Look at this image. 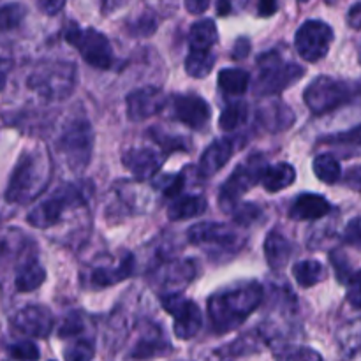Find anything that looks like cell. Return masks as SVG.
Instances as JSON below:
<instances>
[{
  "instance_id": "d4e9b609",
  "label": "cell",
  "mask_w": 361,
  "mask_h": 361,
  "mask_svg": "<svg viewBox=\"0 0 361 361\" xmlns=\"http://www.w3.org/2000/svg\"><path fill=\"white\" fill-rule=\"evenodd\" d=\"M46 281V270L39 261L30 259L18 270L14 279V288L20 293H32L42 286Z\"/></svg>"
},
{
  "instance_id": "7bdbcfd3",
  "label": "cell",
  "mask_w": 361,
  "mask_h": 361,
  "mask_svg": "<svg viewBox=\"0 0 361 361\" xmlns=\"http://www.w3.org/2000/svg\"><path fill=\"white\" fill-rule=\"evenodd\" d=\"M331 263H334L335 271H337V277L341 282H348L349 277H351V270H349L348 259H345L344 254L334 252L331 254Z\"/></svg>"
},
{
  "instance_id": "3957f363",
  "label": "cell",
  "mask_w": 361,
  "mask_h": 361,
  "mask_svg": "<svg viewBox=\"0 0 361 361\" xmlns=\"http://www.w3.org/2000/svg\"><path fill=\"white\" fill-rule=\"evenodd\" d=\"M305 76V69L288 62L277 51H268L257 60V80L254 90L257 95H277Z\"/></svg>"
},
{
  "instance_id": "ee69618b",
  "label": "cell",
  "mask_w": 361,
  "mask_h": 361,
  "mask_svg": "<svg viewBox=\"0 0 361 361\" xmlns=\"http://www.w3.org/2000/svg\"><path fill=\"white\" fill-rule=\"evenodd\" d=\"M257 215H259V210L254 204H242L235 210V221L238 224H250L252 221H256Z\"/></svg>"
},
{
  "instance_id": "e0dca14e",
  "label": "cell",
  "mask_w": 361,
  "mask_h": 361,
  "mask_svg": "<svg viewBox=\"0 0 361 361\" xmlns=\"http://www.w3.org/2000/svg\"><path fill=\"white\" fill-rule=\"evenodd\" d=\"M295 111L282 101H277V99L264 101L257 108V122L268 133H282V130L289 129L295 123Z\"/></svg>"
},
{
  "instance_id": "44dd1931",
  "label": "cell",
  "mask_w": 361,
  "mask_h": 361,
  "mask_svg": "<svg viewBox=\"0 0 361 361\" xmlns=\"http://www.w3.org/2000/svg\"><path fill=\"white\" fill-rule=\"evenodd\" d=\"M319 145H324L341 157H355L361 155V123L353 127V129L344 130V133L331 134V136L323 137Z\"/></svg>"
},
{
  "instance_id": "ffe728a7",
  "label": "cell",
  "mask_w": 361,
  "mask_h": 361,
  "mask_svg": "<svg viewBox=\"0 0 361 361\" xmlns=\"http://www.w3.org/2000/svg\"><path fill=\"white\" fill-rule=\"evenodd\" d=\"M109 267H97L92 270L90 274V286L95 289L109 288V286H115L118 282L126 281L130 274H133L134 259L133 256H126L120 263L111 264Z\"/></svg>"
},
{
  "instance_id": "f5cc1de1",
  "label": "cell",
  "mask_w": 361,
  "mask_h": 361,
  "mask_svg": "<svg viewBox=\"0 0 361 361\" xmlns=\"http://www.w3.org/2000/svg\"><path fill=\"white\" fill-rule=\"evenodd\" d=\"M129 0H102V13L109 14L118 11L120 7H123Z\"/></svg>"
},
{
  "instance_id": "bcb514c9",
  "label": "cell",
  "mask_w": 361,
  "mask_h": 361,
  "mask_svg": "<svg viewBox=\"0 0 361 361\" xmlns=\"http://www.w3.org/2000/svg\"><path fill=\"white\" fill-rule=\"evenodd\" d=\"M344 183L349 187V189L361 192V166H355V168H351L348 173H345Z\"/></svg>"
},
{
  "instance_id": "2e32d148",
  "label": "cell",
  "mask_w": 361,
  "mask_h": 361,
  "mask_svg": "<svg viewBox=\"0 0 361 361\" xmlns=\"http://www.w3.org/2000/svg\"><path fill=\"white\" fill-rule=\"evenodd\" d=\"M236 143L229 137H221L215 140L207 150L203 152L200 159V166H197V173L201 178H212L217 175L229 161H231L233 154H235Z\"/></svg>"
},
{
  "instance_id": "83f0119b",
  "label": "cell",
  "mask_w": 361,
  "mask_h": 361,
  "mask_svg": "<svg viewBox=\"0 0 361 361\" xmlns=\"http://www.w3.org/2000/svg\"><path fill=\"white\" fill-rule=\"evenodd\" d=\"M219 41L217 27L212 20H201L192 25L189 34L190 49H212Z\"/></svg>"
},
{
  "instance_id": "d590c367",
  "label": "cell",
  "mask_w": 361,
  "mask_h": 361,
  "mask_svg": "<svg viewBox=\"0 0 361 361\" xmlns=\"http://www.w3.org/2000/svg\"><path fill=\"white\" fill-rule=\"evenodd\" d=\"M7 351H9L11 358L18 361H37L41 358L37 345L30 341H21L16 342V344H11Z\"/></svg>"
},
{
  "instance_id": "4dcf8cb0",
  "label": "cell",
  "mask_w": 361,
  "mask_h": 361,
  "mask_svg": "<svg viewBox=\"0 0 361 361\" xmlns=\"http://www.w3.org/2000/svg\"><path fill=\"white\" fill-rule=\"evenodd\" d=\"M247 118H249V104L245 101L229 102L219 116V127L226 133H231L242 127Z\"/></svg>"
},
{
  "instance_id": "7402d4cb",
  "label": "cell",
  "mask_w": 361,
  "mask_h": 361,
  "mask_svg": "<svg viewBox=\"0 0 361 361\" xmlns=\"http://www.w3.org/2000/svg\"><path fill=\"white\" fill-rule=\"evenodd\" d=\"M293 254V245L282 233L271 231L264 242V256L271 270H282L289 263Z\"/></svg>"
},
{
  "instance_id": "f1b7e54d",
  "label": "cell",
  "mask_w": 361,
  "mask_h": 361,
  "mask_svg": "<svg viewBox=\"0 0 361 361\" xmlns=\"http://www.w3.org/2000/svg\"><path fill=\"white\" fill-rule=\"evenodd\" d=\"M293 275H295L296 282L302 288H312V286L319 284L326 277V268L316 259L300 261L293 267Z\"/></svg>"
},
{
  "instance_id": "ac0fdd59",
  "label": "cell",
  "mask_w": 361,
  "mask_h": 361,
  "mask_svg": "<svg viewBox=\"0 0 361 361\" xmlns=\"http://www.w3.org/2000/svg\"><path fill=\"white\" fill-rule=\"evenodd\" d=\"M122 162L137 180H148L157 175L162 157L152 148H133L122 155Z\"/></svg>"
},
{
  "instance_id": "681fc988",
  "label": "cell",
  "mask_w": 361,
  "mask_h": 361,
  "mask_svg": "<svg viewBox=\"0 0 361 361\" xmlns=\"http://www.w3.org/2000/svg\"><path fill=\"white\" fill-rule=\"evenodd\" d=\"M348 25L351 28L360 30L361 28V2H356L348 13Z\"/></svg>"
},
{
  "instance_id": "52a82bcc",
  "label": "cell",
  "mask_w": 361,
  "mask_h": 361,
  "mask_svg": "<svg viewBox=\"0 0 361 361\" xmlns=\"http://www.w3.org/2000/svg\"><path fill=\"white\" fill-rule=\"evenodd\" d=\"M351 88L344 81L330 76H319L305 88L303 101L314 115H324L351 99Z\"/></svg>"
},
{
  "instance_id": "30bf717a",
  "label": "cell",
  "mask_w": 361,
  "mask_h": 361,
  "mask_svg": "<svg viewBox=\"0 0 361 361\" xmlns=\"http://www.w3.org/2000/svg\"><path fill=\"white\" fill-rule=\"evenodd\" d=\"M334 42V30L321 20H309L298 28L295 37V48L307 62H317L324 59Z\"/></svg>"
},
{
  "instance_id": "f35d334b",
  "label": "cell",
  "mask_w": 361,
  "mask_h": 361,
  "mask_svg": "<svg viewBox=\"0 0 361 361\" xmlns=\"http://www.w3.org/2000/svg\"><path fill=\"white\" fill-rule=\"evenodd\" d=\"M183 185H185V178L183 175H175V176H166L162 182L157 183V187H161L162 194L168 197H176L182 192Z\"/></svg>"
},
{
  "instance_id": "7dc6e473",
  "label": "cell",
  "mask_w": 361,
  "mask_h": 361,
  "mask_svg": "<svg viewBox=\"0 0 361 361\" xmlns=\"http://www.w3.org/2000/svg\"><path fill=\"white\" fill-rule=\"evenodd\" d=\"M155 30V18L150 16V14H147V16L140 18L136 23V34H143V35H148L152 34V32Z\"/></svg>"
},
{
  "instance_id": "5bb4252c",
  "label": "cell",
  "mask_w": 361,
  "mask_h": 361,
  "mask_svg": "<svg viewBox=\"0 0 361 361\" xmlns=\"http://www.w3.org/2000/svg\"><path fill=\"white\" fill-rule=\"evenodd\" d=\"M11 324L28 337L46 338L53 331V316L46 307L27 305L14 314Z\"/></svg>"
},
{
  "instance_id": "6f0895ef",
  "label": "cell",
  "mask_w": 361,
  "mask_h": 361,
  "mask_svg": "<svg viewBox=\"0 0 361 361\" xmlns=\"http://www.w3.org/2000/svg\"><path fill=\"white\" fill-rule=\"evenodd\" d=\"M360 90H361V85H360Z\"/></svg>"
},
{
  "instance_id": "816d5d0a",
  "label": "cell",
  "mask_w": 361,
  "mask_h": 361,
  "mask_svg": "<svg viewBox=\"0 0 361 361\" xmlns=\"http://www.w3.org/2000/svg\"><path fill=\"white\" fill-rule=\"evenodd\" d=\"M233 55L236 56V59H243V56H247V53L250 51V42L247 41L245 37H242V39H238V41H236V44H235V49H233Z\"/></svg>"
},
{
  "instance_id": "e575fe53",
  "label": "cell",
  "mask_w": 361,
  "mask_h": 361,
  "mask_svg": "<svg viewBox=\"0 0 361 361\" xmlns=\"http://www.w3.org/2000/svg\"><path fill=\"white\" fill-rule=\"evenodd\" d=\"M338 342H341V348L348 355L358 351L361 348V319L345 324L341 330V334H338Z\"/></svg>"
},
{
  "instance_id": "f907efd6",
  "label": "cell",
  "mask_w": 361,
  "mask_h": 361,
  "mask_svg": "<svg viewBox=\"0 0 361 361\" xmlns=\"http://www.w3.org/2000/svg\"><path fill=\"white\" fill-rule=\"evenodd\" d=\"M210 0H185V9L190 14H201L208 9Z\"/></svg>"
},
{
  "instance_id": "8d00e7d4",
  "label": "cell",
  "mask_w": 361,
  "mask_h": 361,
  "mask_svg": "<svg viewBox=\"0 0 361 361\" xmlns=\"http://www.w3.org/2000/svg\"><path fill=\"white\" fill-rule=\"evenodd\" d=\"M94 345L87 341L76 342L66 351V361H92Z\"/></svg>"
},
{
  "instance_id": "b9f144b4",
  "label": "cell",
  "mask_w": 361,
  "mask_h": 361,
  "mask_svg": "<svg viewBox=\"0 0 361 361\" xmlns=\"http://www.w3.org/2000/svg\"><path fill=\"white\" fill-rule=\"evenodd\" d=\"M282 361H323L321 355L317 351L310 348H298L293 349L289 355H286V358Z\"/></svg>"
},
{
  "instance_id": "277c9868",
  "label": "cell",
  "mask_w": 361,
  "mask_h": 361,
  "mask_svg": "<svg viewBox=\"0 0 361 361\" xmlns=\"http://www.w3.org/2000/svg\"><path fill=\"white\" fill-rule=\"evenodd\" d=\"M92 150H94V130L87 120H73L69 126H66L56 141V152L74 173L87 169Z\"/></svg>"
},
{
  "instance_id": "8fae6325",
  "label": "cell",
  "mask_w": 361,
  "mask_h": 361,
  "mask_svg": "<svg viewBox=\"0 0 361 361\" xmlns=\"http://www.w3.org/2000/svg\"><path fill=\"white\" fill-rule=\"evenodd\" d=\"M189 242L201 249H217L219 252L228 250V252H238L243 245L242 235L231 228V226L219 224V222H201L194 224L187 231Z\"/></svg>"
},
{
  "instance_id": "74e56055",
  "label": "cell",
  "mask_w": 361,
  "mask_h": 361,
  "mask_svg": "<svg viewBox=\"0 0 361 361\" xmlns=\"http://www.w3.org/2000/svg\"><path fill=\"white\" fill-rule=\"evenodd\" d=\"M81 331H83V319H81L80 314L73 312L63 319L62 326L59 328V337H74V335L81 334Z\"/></svg>"
},
{
  "instance_id": "9a60e30c",
  "label": "cell",
  "mask_w": 361,
  "mask_h": 361,
  "mask_svg": "<svg viewBox=\"0 0 361 361\" xmlns=\"http://www.w3.org/2000/svg\"><path fill=\"white\" fill-rule=\"evenodd\" d=\"M173 109L176 118L194 130H201L210 120V106L196 94L176 95L173 101Z\"/></svg>"
},
{
  "instance_id": "5b68a950",
  "label": "cell",
  "mask_w": 361,
  "mask_h": 361,
  "mask_svg": "<svg viewBox=\"0 0 361 361\" xmlns=\"http://www.w3.org/2000/svg\"><path fill=\"white\" fill-rule=\"evenodd\" d=\"M66 41L78 49L81 59L92 67L97 69H111L115 63V53H113L111 42L102 32L95 28H78L69 27L66 30Z\"/></svg>"
},
{
  "instance_id": "1f68e13d",
  "label": "cell",
  "mask_w": 361,
  "mask_h": 361,
  "mask_svg": "<svg viewBox=\"0 0 361 361\" xmlns=\"http://www.w3.org/2000/svg\"><path fill=\"white\" fill-rule=\"evenodd\" d=\"M314 173H316L317 178L324 183H335L341 180L342 169L338 164L337 159L331 154H321L314 159Z\"/></svg>"
},
{
  "instance_id": "cb8c5ba5",
  "label": "cell",
  "mask_w": 361,
  "mask_h": 361,
  "mask_svg": "<svg viewBox=\"0 0 361 361\" xmlns=\"http://www.w3.org/2000/svg\"><path fill=\"white\" fill-rule=\"evenodd\" d=\"M207 208L208 203L203 196H180L168 208V217L171 221H189L203 215Z\"/></svg>"
},
{
  "instance_id": "c3c4849f",
  "label": "cell",
  "mask_w": 361,
  "mask_h": 361,
  "mask_svg": "<svg viewBox=\"0 0 361 361\" xmlns=\"http://www.w3.org/2000/svg\"><path fill=\"white\" fill-rule=\"evenodd\" d=\"M257 11L259 16H274L277 13V0H257Z\"/></svg>"
},
{
  "instance_id": "9f6ffc18",
  "label": "cell",
  "mask_w": 361,
  "mask_h": 361,
  "mask_svg": "<svg viewBox=\"0 0 361 361\" xmlns=\"http://www.w3.org/2000/svg\"><path fill=\"white\" fill-rule=\"evenodd\" d=\"M358 60H360V66H361V46H360V55H358Z\"/></svg>"
},
{
  "instance_id": "8992f818",
  "label": "cell",
  "mask_w": 361,
  "mask_h": 361,
  "mask_svg": "<svg viewBox=\"0 0 361 361\" xmlns=\"http://www.w3.org/2000/svg\"><path fill=\"white\" fill-rule=\"evenodd\" d=\"M28 87L48 101L67 97L74 88V66L55 62L39 67L28 78Z\"/></svg>"
},
{
  "instance_id": "4fadbf2b",
  "label": "cell",
  "mask_w": 361,
  "mask_h": 361,
  "mask_svg": "<svg viewBox=\"0 0 361 361\" xmlns=\"http://www.w3.org/2000/svg\"><path fill=\"white\" fill-rule=\"evenodd\" d=\"M166 106V95L157 87H141L130 92L126 99L127 116L133 122H143L157 115Z\"/></svg>"
},
{
  "instance_id": "ab89813d",
  "label": "cell",
  "mask_w": 361,
  "mask_h": 361,
  "mask_svg": "<svg viewBox=\"0 0 361 361\" xmlns=\"http://www.w3.org/2000/svg\"><path fill=\"white\" fill-rule=\"evenodd\" d=\"M342 238H344V242L348 243V245L361 249V217L349 221V224L345 226Z\"/></svg>"
},
{
  "instance_id": "11a10c76",
  "label": "cell",
  "mask_w": 361,
  "mask_h": 361,
  "mask_svg": "<svg viewBox=\"0 0 361 361\" xmlns=\"http://www.w3.org/2000/svg\"><path fill=\"white\" fill-rule=\"evenodd\" d=\"M229 11H231V2H229V0H219L217 13L221 14V16H226V14H229Z\"/></svg>"
},
{
  "instance_id": "d6a6232c",
  "label": "cell",
  "mask_w": 361,
  "mask_h": 361,
  "mask_svg": "<svg viewBox=\"0 0 361 361\" xmlns=\"http://www.w3.org/2000/svg\"><path fill=\"white\" fill-rule=\"evenodd\" d=\"M166 351H169V345L162 341L161 335L159 334L145 335V337L137 342L136 348H134L133 358H137V360L157 358V356L164 355Z\"/></svg>"
},
{
  "instance_id": "4316f807",
  "label": "cell",
  "mask_w": 361,
  "mask_h": 361,
  "mask_svg": "<svg viewBox=\"0 0 361 361\" xmlns=\"http://www.w3.org/2000/svg\"><path fill=\"white\" fill-rule=\"evenodd\" d=\"M250 85V74L238 67H229L219 73V87L228 95L245 94Z\"/></svg>"
},
{
  "instance_id": "7a4b0ae2",
  "label": "cell",
  "mask_w": 361,
  "mask_h": 361,
  "mask_svg": "<svg viewBox=\"0 0 361 361\" xmlns=\"http://www.w3.org/2000/svg\"><path fill=\"white\" fill-rule=\"evenodd\" d=\"M49 175H51V168H49L44 152H25L14 166L6 190V200L14 204H25L35 200L48 185Z\"/></svg>"
},
{
  "instance_id": "603a6c76",
  "label": "cell",
  "mask_w": 361,
  "mask_h": 361,
  "mask_svg": "<svg viewBox=\"0 0 361 361\" xmlns=\"http://www.w3.org/2000/svg\"><path fill=\"white\" fill-rule=\"evenodd\" d=\"M296 180V169L295 166L288 164V162H279V164L267 166L264 168L263 176H261V183L268 192H279L288 187H291Z\"/></svg>"
},
{
  "instance_id": "f6af8a7d",
  "label": "cell",
  "mask_w": 361,
  "mask_h": 361,
  "mask_svg": "<svg viewBox=\"0 0 361 361\" xmlns=\"http://www.w3.org/2000/svg\"><path fill=\"white\" fill-rule=\"evenodd\" d=\"M66 6V0H37V7L48 16H55Z\"/></svg>"
},
{
  "instance_id": "db71d44e",
  "label": "cell",
  "mask_w": 361,
  "mask_h": 361,
  "mask_svg": "<svg viewBox=\"0 0 361 361\" xmlns=\"http://www.w3.org/2000/svg\"><path fill=\"white\" fill-rule=\"evenodd\" d=\"M9 71H11V62H9V60L0 59V92H2L4 87H6L7 74H9Z\"/></svg>"
},
{
  "instance_id": "6da1fadb",
  "label": "cell",
  "mask_w": 361,
  "mask_h": 361,
  "mask_svg": "<svg viewBox=\"0 0 361 361\" xmlns=\"http://www.w3.org/2000/svg\"><path fill=\"white\" fill-rule=\"evenodd\" d=\"M263 302V288L257 282H238L217 291L208 300V317L215 334L236 330Z\"/></svg>"
},
{
  "instance_id": "f546056e",
  "label": "cell",
  "mask_w": 361,
  "mask_h": 361,
  "mask_svg": "<svg viewBox=\"0 0 361 361\" xmlns=\"http://www.w3.org/2000/svg\"><path fill=\"white\" fill-rule=\"evenodd\" d=\"M215 66V55L212 49H190L185 59V71L189 76L207 78Z\"/></svg>"
},
{
  "instance_id": "7c38bea8",
  "label": "cell",
  "mask_w": 361,
  "mask_h": 361,
  "mask_svg": "<svg viewBox=\"0 0 361 361\" xmlns=\"http://www.w3.org/2000/svg\"><path fill=\"white\" fill-rule=\"evenodd\" d=\"M162 307L175 319V335L182 341L196 337L203 326L201 310L192 300H187L180 293H166L162 296Z\"/></svg>"
},
{
  "instance_id": "ba28073f",
  "label": "cell",
  "mask_w": 361,
  "mask_h": 361,
  "mask_svg": "<svg viewBox=\"0 0 361 361\" xmlns=\"http://www.w3.org/2000/svg\"><path fill=\"white\" fill-rule=\"evenodd\" d=\"M83 203V190L78 185H62L51 197L32 208L27 215V222L32 228L48 229L62 219L66 208Z\"/></svg>"
},
{
  "instance_id": "484cf974",
  "label": "cell",
  "mask_w": 361,
  "mask_h": 361,
  "mask_svg": "<svg viewBox=\"0 0 361 361\" xmlns=\"http://www.w3.org/2000/svg\"><path fill=\"white\" fill-rule=\"evenodd\" d=\"M196 275V263L190 259L176 261V263H169L168 267L162 271V284L166 286V289L175 286V288H182L187 286Z\"/></svg>"
},
{
  "instance_id": "60d3db41",
  "label": "cell",
  "mask_w": 361,
  "mask_h": 361,
  "mask_svg": "<svg viewBox=\"0 0 361 361\" xmlns=\"http://www.w3.org/2000/svg\"><path fill=\"white\" fill-rule=\"evenodd\" d=\"M348 302L355 309H361V270L353 274L348 281Z\"/></svg>"
},
{
  "instance_id": "836d02e7",
  "label": "cell",
  "mask_w": 361,
  "mask_h": 361,
  "mask_svg": "<svg viewBox=\"0 0 361 361\" xmlns=\"http://www.w3.org/2000/svg\"><path fill=\"white\" fill-rule=\"evenodd\" d=\"M25 16H27V7L20 2H13L0 7V30H14V28L20 27Z\"/></svg>"
},
{
  "instance_id": "d6986e66",
  "label": "cell",
  "mask_w": 361,
  "mask_h": 361,
  "mask_svg": "<svg viewBox=\"0 0 361 361\" xmlns=\"http://www.w3.org/2000/svg\"><path fill=\"white\" fill-rule=\"evenodd\" d=\"M330 210L331 204L326 197L314 192H303L291 204L289 217L295 221H317V219L326 217Z\"/></svg>"
},
{
  "instance_id": "9c48e42d",
  "label": "cell",
  "mask_w": 361,
  "mask_h": 361,
  "mask_svg": "<svg viewBox=\"0 0 361 361\" xmlns=\"http://www.w3.org/2000/svg\"><path fill=\"white\" fill-rule=\"evenodd\" d=\"M264 168H267V161L263 155H252L245 162H242L222 185L221 196H219L221 207H233L247 190L257 185L261 182Z\"/></svg>"
}]
</instances>
